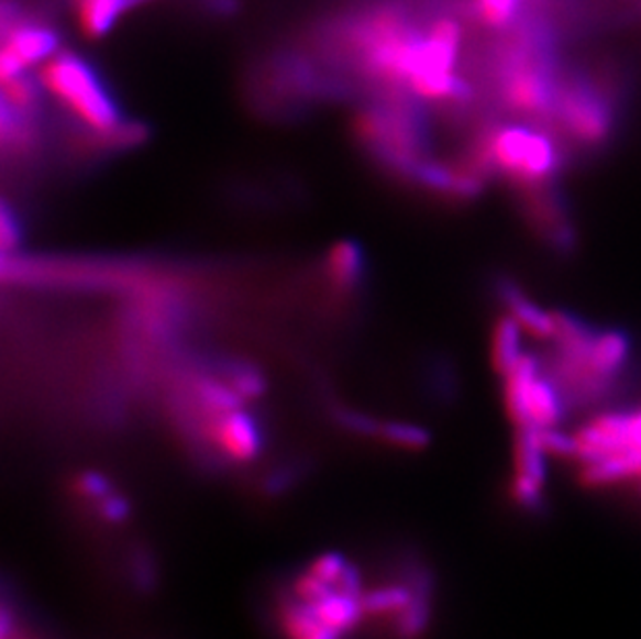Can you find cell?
Here are the masks:
<instances>
[{"instance_id": "8", "label": "cell", "mask_w": 641, "mask_h": 639, "mask_svg": "<svg viewBox=\"0 0 641 639\" xmlns=\"http://www.w3.org/2000/svg\"><path fill=\"white\" fill-rule=\"evenodd\" d=\"M631 480H641V453L633 449L586 463L579 472V482L587 488H606Z\"/></svg>"}, {"instance_id": "7", "label": "cell", "mask_w": 641, "mask_h": 639, "mask_svg": "<svg viewBox=\"0 0 641 639\" xmlns=\"http://www.w3.org/2000/svg\"><path fill=\"white\" fill-rule=\"evenodd\" d=\"M407 584L413 590V601L395 619V634L399 639H422L434 615V573L423 563L409 566Z\"/></svg>"}, {"instance_id": "15", "label": "cell", "mask_w": 641, "mask_h": 639, "mask_svg": "<svg viewBox=\"0 0 641 639\" xmlns=\"http://www.w3.org/2000/svg\"><path fill=\"white\" fill-rule=\"evenodd\" d=\"M413 601V590L409 584H390L364 592L362 606L366 617H385V615H399Z\"/></svg>"}, {"instance_id": "27", "label": "cell", "mask_w": 641, "mask_h": 639, "mask_svg": "<svg viewBox=\"0 0 641 639\" xmlns=\"http://www.w3.org/2000/svg\"><path fill=\"white\" fill-rule=\"evenodd\" d=\"M15 241H18V235L13 231V219H11L9 208L4 206V210H2V250L9 254V250Z\"/></svg>"}, {"instance_id": "26", "label": "cell", "mask_w": 641, "mask_h": 639, "mask_svg": "<svg viewBox=\"0 0 641 639\" xmlns=\"http://www.w3.org/2000/svg\"><path fill=\"white\" fill-rule=\"evenodd\" d=\"M133 577L135 582H140L144 592H150V585L154 584V575H152V565H150L147 554H137L133 559Z\"/></svg>"}, {"instance_id": "10", "label": "cell", "mask_w": 641, "mask_h": 639, "mask_svg": "<svg viewBox=\"0 0 641 639\" xmlns=\"http://www.w3.org/2000/svg\"><path fill=\"white\" fill-rule=\"evenodd\" d=\"M567 397L561 384H554L544 372L530 388V414L533 428H559L567 416Z\"/></svg>"}, {"instance_id": "28", "label": "cell", "mask_w": 641, "mask_h": 639, "mask_svg": "<svg viewBox=\"0 0 641 639\" xmlns=\"http://www.w3.org/2000/svg\"><path fill=\"white\" fill-rule=\"evenodd\" d=\"M629 447L641 453V409L629 411Z\"/></svg>"}, {"instance_id": "17", "label": "cell", "mask_w": 641, "mask_h": 639, "mask_svg": "<svg viewBox=\"0 0 641 639\" xmlns=\"http://www.w3.org/2000/svg\"><path fill=\"white\" fill-rule=\"evenodd\" d=\"M521 4L523 0H472V11L479 23L500 30L513 23Z\"/></svg>"}, {"instance_id": "30", "label": "cell", "mask_w": 641, "mask_h": 639, "mask_svg": "<svg viewBox=\"0 0 641 639\" xmlns=\"http://www.w3.org/2000/svg\"><path fill=\"white\" fill-rule=\"evenodd\" d=\"M640 493H641V486H640Z\"/></svg>"}, {"instance_id": "18", "label": "cell", "mask_w": 641, "mask_h": 639, "mask_svg": "<svg viewBox=\"0 0 641 639\" xmlns=\"http://www.w3.org/2000/svg\"><path fill=\"white\" fill-rule=\"evenodd\" d=\"M2 107L27 114L36 107V84L27 75H18L2 81Z\"/></svg>"}, {"instance_id": "20", "label": "cell", "mask_w": 641, "mask_h": 639, "mask_svg": "<svg viewBox=\"0 0 641 639\" xmlns=\"http://www.w3.org/2000/svg\"><path fill=\"white\" fill-rule=\"evenodd\" d=\"M538 432H540V440H542L550 456L577 461L579 444H577L575 434H567L561 428H538Z\"/></svg>"}, {"instance_id": "16", "label": "cell", "mask_w": 641, "mask_h": 639, "mask_svg": "<svg viewBox=\"0 0 641 639\" xmlns=\"http://www.w3.org/2000/svg\"><path fill=\"white\" fill-rule=\"evenodd\" d=\"M283 627L291 639H308L322 627L316 604L306 603L299 596L283 604Z\"/></svg>"}, {"instance_id": "14", "label": "cell", "mask_w": 641, "mask_h": 639, "mask_svg": "<svg viewBox=\"0 0 641 639\" xmlns=\"http://www.w3.org/2000/svg\"><path fill=\"white\" fill-rule=\"evenodd\" d=\"M362 266H364V257L355 243L341 241L332 245L327 257V273H329L330 283L336 289L341 291L351 289L360 280Z\"/></svg>"}, {"instance_id": "5", "label": "cell", "mask_w": 641, "mask_h": 639, "mask_svg": "<svg viewBox=\"0 0 641 639\" xmlns=\"http://www.w3.org/2000/svg\"><path fill=\"white\" fill-rule=\"evenodd\" d=\"M56 53L58 36L51 27L34 23H15L13 27H4V42L0 51V81L44 65Z\"/></svg>"}, {"instance_id": "24", "label": "cell", "mask_w": 641, "mask_h": 639, "mask_svg": "<svg viewBox=\"0 0 641 639\" xmlns=\"http://www.w3.org/2000/svg\"><path fill=\"white\" fill-rule=\"evenodd\" d=\"M347 565V559L341 552H324L322 557H318L313 561L310 571H312L313 575H318L320 580H324V582H329V584L336 587Z\"/></svg>"}, {"instance_id": "25", "label": "cell", "mask_w": 641, "mask_h": 639, "mask_svg": "<svg viewBox=\"0 0 641 639\" xmlns=\"http://www.w3.org/2000/svg\"><path fill=\"white\" fill-rule=\"evenodd\" d=\"M336 590L345 592V594H351L355 598H362L364 596V580H362V571L355 565L349 563L336 584Z\"/></svg>"}, {"instance_id": "23", "label": "cell", "mask_w": 641, "mask_h": 639, "mask_svg": "<svg viewBox=\"0 0 641 639\" xmlns=\"http://www.w3.org/2000/svg\"><path fill=\"white\" fill-rule=\"evenodd\" d=\"M334 590H336L334 585L320 580L318 575H313L312 571H310V573H306V575H301L297 580L295 596H299L306 603L318 604L322 603L327 596H330Z\"/></svg>"}, {"instance_id": "4", "label": "cell", "mask_w": 641, "mask_h": 639, "mask_svg": "<svg viewBox=\"0 0 641 639\" xmlns=\"http://www.w3.org/2000/svg\"><path fill=\"white\" fill-rule=\"evenodd\" d=\"M554 121L584 146H600L610 137L612 112L603 93L582 79L559 86Z\"/></svg>"}, {"instance_id": "19", "label": "cell", "mask_w": 641, "mask_h": 639, "mask_svg": "<svg viewBox=\"0 0 641 639\" xmlns=\"http://www.w3.org/2000/svg\"><path fill=\"white\" fill-rule=\"evenodd\" d=\"M383 439L388 440L395 447L404 449H426L430 444V434L420 426L413 423H386L380 428Z\"/></svg>"}, {"instance_id": "1", "label": "cell", "mask_w": 641, "mask_h": 639, "mask_svg": "<svg viewBox=\"0 0 641 639\" xmlns=\"http://www.w3.org/2000/svg\"><path fill=\"white\" fill-rule=\"evenodd\" d=\"M37 81L84 128L112 135L121 112L92 67L71 53H56L37 69Z\"/></svg>"}, {"instance_id": "22", "label": "cell", "mask_w": 641, "mask_h": 639, "mask_svg": "<svg viewBox=\"0 0 641 639\" xmlns=\"http://www.w3.org/2000/svg\"><path fill=\"white\" fill-rule=\"evenodd\" d=\"M74 488L75 493L92 500V503H98L112 494V484H110L109 477L100 472H81L75 477Z\"/></svg>"}, {"instance_id": "6", "label": "cell", "mask_w": 641, "mask_h": 639, "mask_svg": "<svg viewBox=\"0 0 641 639\" xmlns=\"http://www.w3.org/2000/svg\"><path fill=\"white\" fill-rule=\"evenodd\" d=\"M208 432L224 455L239 463L254 461L262 451V432L252 416L241 409H229L222 414H212Z\"/></svg>"}, {"instance_id": "2", "label": "cell", "mask_w": 641, "mask_h": 639, "mask_svg": "<svg viewBox=\"0 0 641 639\" xmlns=\"http://www.w3.org/2000/svg\"><path fill=\"white\" fill-rule=\"evenodd\" d=\"M477 165L496 168L517 185H549L563 166V154L549 133L528 125H502L477 147Z\"/></svg>"}, {"instance_id": "29", "label": "cell", "mask_w": 641, "mask_h": 639, "mask_svg": "<svg viewBox=\"0 0 641 639\" xmlns=\"http://www.w3.org/2000/svg\"><path fill=\"white\" fill-rule=\"evenodd\" d=\"M129 2H131V9H133V7H137V4H144V2H150V0H129Z\"/></svg>"}, {"instance_id": "21", "label": "cell", "mask_w": 641, "mask_h": 639, "mask_svg": "<svg viewBox=\"0 0 641 639\" xmlns=\"http://www.w3.org/2000/svg\"><path fill=\"white\" fill-rule=\"evenodd\" d=\"M96 509H98V515H100V519L104 524H109V526H121V524H125L129 517H131L133 505H131L128 496L112 493L107 498L98 500L96 503Z\"/></svg>"}, {"instance_id": "11", "label": "cell", "mask_w": 641, "mask_h": 639, "mask_svg": "<svg viewBox=\"0 0 641 639\" xmlns=\"http://www.w3.org/2000/svg\"><path fill=\"white\" fill-rule=\"evenodd\" d=\"M523 334L528 332L509 311L496 320L493 343H490V360H493V367L500 376H507L528 353L523 345Z\"/></svg>"}, {"instance_id": "9", "label": "cell", "mask_w": 641, "mask_h": 639, "mask_svg": "<svg viewBox=\"0 0 641 639\" xmlns=\"http://www.w3.org/2000/svg\"><path fill=\"white\" fill-rule=\"evenodd\" d=\"M500 297H502L509 313L517 318V322L523 327L528 334H532L535 339L554 341V337H556L554 311L544 310L542 306H538L533 299L528 297V293L521 291L513 283L500 285Z\"/></svg>"}, {"instance_id": "12", "label": "cell", "mask_w": 641, "mask_h": 639, "mask_svg": "<svg viewBox=\"0 0 641 639\" xmlns=\"http://www.w3.org/2000/svg\"><path fill=\"white\" fill-rule=\"evenodd\" d=\"M129 9V0H74L75 19L86 37L107 36Z\"/></svg>"}, {"instance_id": "3", "label": "cell", "mask_w": 641, "mask_h": 639, "mask_svg": "<svg viewBox=\"0 0 641 639\" xmlns=\"http://www.w3.org/2000/svg\"><path fill=\"white\" fill-rule=\"evenodd\" d=\"M422 36L397 11H380L367 19L357 34V53L367 74L385 84H407Z\"/></svg>"}, {"instance_id": "13", "label": "cell", "mask_w": 641, "mask_h": 639, "mask_svg": "<svg viewBox=\"0 0 641 639\" xmlns=\"http://www.w3.org/2000/svg\"><path fill=\"white\" fill-rule=\"evenodd\" d=\"M316 608L322 623L332 627L334 631H339L341 636L353 631L366 617L362 598H355L341 590H334L322 603L316 604Z\"/></svg>"}]
</instances>
